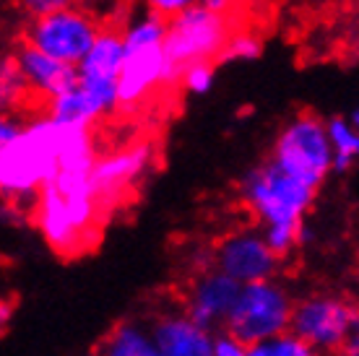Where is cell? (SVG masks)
Returning <instances> with one entry per match:
<instances>
[{"mask_svg":"<svg viewBox=\"0 0 359 356\" xmlns=\"http://www.w3.org/2000/svg\"><path fill=\"white\" fill-rule=\"evenodd\" d=\"M89 125H65L42 115L24 123V130L11 143L0 146V185L13 198H32L42 193L60 172L63 153L73 135Z\"/></svg>","mask_w":359,"mask_h":356,"instance_id":"1","label":"cell"},{"mask_svg":"<svg viewBox=\"0 0 359 356\" xmlns=\"http://www.w3.org/2000/svg\"><path fill=\"white\" fill-rule=\"evenodd\" d=\"M243 198L263 224L269 247L284 260L302 240V219L315 200V187L278 170L273 161H266L245 177Z\"/></svg>","mask_w":359,"mask_h":356,"instance_id":"2","label":"cell"},{"mask_svg":"<svg viewBox=\"0 0 359 356\" xmlns=\"http://www.w3.org/2000/svg\"><path fill=\"white\" fill-rule=\"evenodd\" d=\"M126 65L120 76V104L133 107L154 89L175 78L167 57V21L144 11L123 27Z\"/></svg>","mask_w":359,"mask_h":356,"instance_id":"3","label":"cell"},{"mask_svg":"<svg viewBox=\"0 0 359 356\" xmlns=\"http://www.w3.org/2000/svg\"><path fill=\"white\" fill-rule=\"evenodd\" d=\"M271 161L278 170L318 190L320 182L328 177V172L333 170L328 123L310 112L294 115L276 135Z\"/></svg>","mask_w":359,"mask_h":356,"instance_id":"4","label":"cell"},{"mask_svg":"<svg viewBox=\"0 0 359 356\" xmlns=\"http://www.w3.org/2000/svg\"><path fill=\"white\" fill-rule=\"evenodd\" d=\"M102 29L104 27L99 24V18L91 11L79 8L71 3L65 8L50 11L45 16L29 18L21 32V42L76 68L89 55Z\"/></svg>","mask_w":359,"mask_h":356,"instance_id":"5","label":"cell"},{"mask_svg":"<svg viewBox=\"0 0 359 356\" xmlns=\"http://www.w3.org/2000/svg\"><path fill=\"white\" fill-rule=\"evenodd\" d=\"M229 39V16L211 11L203 3L167 21V57L175 78L190 65L219 60Z\"/></svg>","mask_w":359,"mask_h":356,"instance_id":"6","label":"cell"},{"mask_svg":"<svg viewBox=\"0 0 359 356\" xmlns=\"http://www.w3.org/2000/svg\"><path fill=\"white\" fill-rule=\"evenodd\" d=\"M294 304L273 281L243 286V294L226 320V333L245 346H255L292 330Z\"/></svg>","mask_w":359,"mask_h":356,"instance_id":"7","label":"cell"},{"mask_svg":"<svg viewBox=\"0 0 359 356\" xmlns=\"http://www.w3.org/2000/svg\"><path fill=\"white\" fill-rule=\"evenodd\" d=\"M126 65V42L123 29L104 27L89 55L76 65L79 81L76 89L86 99L94 117H104L120 104V76Z\"/></svg>","mask_w":359,"mask_h":356,"instance_id":"8","label":"cell"},{"mask_svg":"<svg viewBox=\"0 0 359 356\" xmlns=\"http://www.w3.org/2000/svg\"><path fill=\"white\" fill-rule=\"evenodd\" d=\"M289 333L310 343L315 351L341 354L354 333H359V307L341 296H307L305 302L294 304Z\"/></svg>","mask_w":359,"mask_h":356,"instance_id":"9","label":"cell"},{"mask_svg":"<svg viewBox=\"0 0 359 356\" xmlns=\"http://www.w3.org/2000/svg\"><path fill=\"white\" fill-rule=\"evenodd\" d=\"M214 268L234 278L240 286H250L271 281L278 268V258L263 234L234 232L216 245Z\"/></svg>","mask_w":359,"mask_h":356,"instance_id":"10","label":"cell"},{"mask_svg":"<svg viewBox=\"0 0 359 356\" xmlns=\"http://www.w3.org/2000/svg\"><path fill=\"white\" fill-rule=\"evenodd\" d=\"M240 294H243V286L222 273L219 268H211L190 281V289L185 294V312L198 325L208 330L214 325H226Z\"/></svg>","mask_w":359,"mask_h":356,"instance_id":"11","label":"cell"},{"mask_svg":"<svg viewBox=\"0 0 359 356\" xmlns=\"http://www.w3.org/2000/svg\"><path fill=\"white\" fill-rule=\"evenodd\" d=\"M8 60L13 62L16 73L24 81L27 94H36L45 104L63 97L65 91H71L76 86V81H79V73H76L73 65L55 60V57L39 53L27 42H18Z\"/></svg>","mask_w":359,"mask_h":356,"instance_id":"12","label":"cell"},{"mask_svg":"<svg viewBox=\"0 0 359 356\" xmlns=\"http://www.w3.org/2000/svg\"><path fill=\"white\" fill-rule=\"evenodd\" d=\"M151 159V149L149 146H133L126 151H115L107 156H99L91 172V185L97 190L99 200H112L117 198L126 187H130L135 179L144 174Z\"/></svg>","mask_w":359,"mask_h":356,"instance_id":"13","label":"cell"},{"mask_svg":"<svg viewBox=\"0 0 359 356\" xmlns=\"http://www.w3.org/2000/svg\"><path fill=\"white\" fill-rule=\"evenodd\" d=\"M151 333L162 356H214L216 338L211 330L198 325L188 312L162 315Z\"/></svg>","mask_w":359,"mask_h":356,"instance_id":"14","label":"cell"},{"mask_svg":"<svg viewBox=\"0 0 359 356\" xmlns=\"http://www.w3.org/2000/svg\"><path fill=\"white\" fill-rule=\"evenodd\" d=\"M97 356H162V351L154 341V333L130 322H120L102 338Z\"/></svg>","mask_w":359,"mask_h":356,"instance_id":"15","label":"cell"},{"mask_svg":"<svg viewBox=\"0 0 359 356\" xmlns=\"http://www.w3.org/2000/svg\"><path fill=\"white\" fill-rule=\"evenodd\" d=\"M328 138L333 149V170H349L359 159V128L346 117L328 120Z\"/></svg>","mask_w":359,"mask_h":356,"instance_id":"16","label":"cell"},{"mask_svg":"<svg viewBox=\"0 0 359 356\" xmlns=\"http://www.w3.org/2000/svg\"><path fill=\"white\" fill-rule=\"evenodd\" d=\"M250 356H318V351L302 338H297L294 333H284L250 346Z\"/></svg>","mask_w":359,"mask_h":356,"instance_id":"17","label":"cell"},{"mask_svg":"<svg viewBox=\"0 0 359 356\" xmlns=\"http://www.w3.org/2000/svg\"><path fill=\"white\" fill-rule=\"evenodd\" d=\"M263 45L258 36L252 34H232V39L226 42L224 53L219 57V62H248V60H255L258 55H261Z\"/></svg>","mask_w":359,"mask_h":356,"instance_id":"18","label":"cell"},{"mask_svg":"<svg viewBox=\"0 0 359 356\" xmlns=\"http://www.w3.org/2000/svg\"><path fill=\"white\" fill-rule=\"evenodd\" d=\"M214 62H198V65H190V68L180 73V81H182V86L190 94H208L211 86H214Z\"/></svg>","mask_w":359,"mask_h":356,"instance_id":"19","label":"cell"},{"mask_svg":"<svg viewBox=\"0 0 359 356\" xmlns=\"http://www.w3.org/2000/svg\"><path fill=\"white\" fill-rule=\"evenodd\" d=\"M198 3H203V0H144L146 11H151L154 16L164 18V21L177 18L180 13H185V11L198 6Z\"/></svg>","mask_w":359,"mask_h":356,"instance_id":"20","label":"cell"},{"mask_svg":"<svg viewBox=\"0 0 359 356\" xmlns=\"http://www.w3.org/2000/svg\"><path fill=\"white\" fill-rule=\"evenodd\" d=\"M16 6L29 18H34V16H45L50 11L65 8V6H71V0H16Z\"/></svg>","mask_w":359,"mask_h":356,"instance_id":"21","label":"cell"},{"mask_svg":"<svg viewBox=\"0 0 359 356\" xmlns=\"http://www.w3.org/2000/svg\"><path fill=\"white\" fill-rule=\"evenodd\" d=\"M214 356H250V346H245L237 338H232L229 333H224L216 338Z\"/></svg>","mask_w":359,"mask_h":356,"instance_id":"22","label":"cell"},{"mask_svg":"<svg viewBox=\"0 0 359 356\" xmlns=\"http://www.w3.org/2000/svg\"><path fill=\"white\" fill-rule=\"evenodd\" d=\"M229 3H232V0H203V6H208L211 11H219V13H226V11H229Z\"/></svg>","mask_w":359,"mask_h":356,"instance_id":"23","label":"cell"},{"mask_svg":"<svg viewBox=\"0 0 359 356\" xmlns=\"http://www.w3.org/2000/svg\"><path fill=\"white\" fill-rule=\"evenodd\" d=\"M341 356H359V333H354V338L344 346V351H341Z\"/></svg>","mask_w":359,"mask_h":356,"instance_id":"24","label":"cell"},{"mask_svg":"<svg viewBox=\"0 0 359 356\" xmlns=\"http://www.w3.org/2000/svg\"><path fill=\"white\" fill-rule=\"evenodd\" d=\"M73 6H79V8H86V11H91V8H97V6H102L104 0H71Z\"/></svg>","mask_w":359,"mask_h":356,"instance_id":"25","label":"cell"},{"mask_svg":"<svg viewBox=\"0 0 359 356\" xmlns=\"http://www.w3.org/2000/svg\"><path fill=\"white\" fill-rule=\"evenodd\" d=\"M349 120H351V123H354V125H357V128H359V107L354 109V112H351V117H349Z\"/></svg>","mask_w":359,"mask_h":356,"instance_id":"26","label":"cell"}]
</instances>
